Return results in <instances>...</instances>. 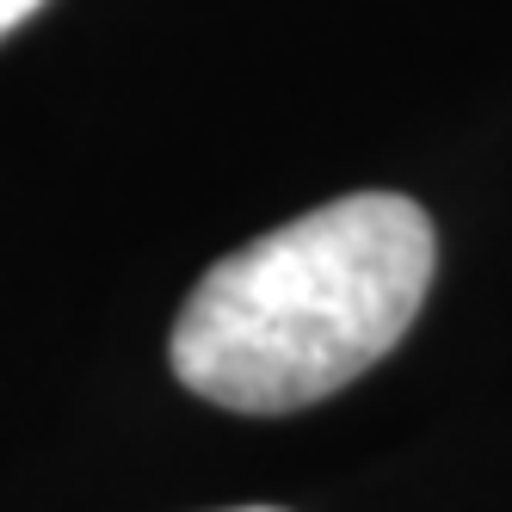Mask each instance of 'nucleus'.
<instances>
[{"label":"nucleus","mask_w":512,"mask_h":512,"mask_svg":"<svg viewBox=\"0 0 512 512\" xmlns=\"http://www.w3.org/2000/svg\"><path fill=\"white\" fill-rule=\"evenodd\" d=\"M38 7H44V0H0V38H7V31H13L19 19H31Z\"/></svg>","instance_id":"f03ea898"},{"label":"nucleus","mask_w":512,"mask_h":512,"mask_svg":"<svg viewBox=\"0 0 512 512\" xmlns=\"http://www.w3.org/2000/svg\"><path fill=\"white\" fill-rule=\"evenodd\" d=\"M229 512H284V506H229Z\"/></svg>","instance_id":"7ed1b4c3"},{"label":"nucleus","mask_w":512,"mask_h":512,"mask_svg":"<svg viewBox=\"0 0 512 512\" xmlns=\"http://www.w3.org/2000/svg\"><path fill=\"white\" fill-rule=\"evenodd\" d=\"M438 266L432 216L352 192L216 260L173 321V377L229 414H297L408 334Z\"/></svg>","instance_id":"f257e3e1"}]
</instances>
